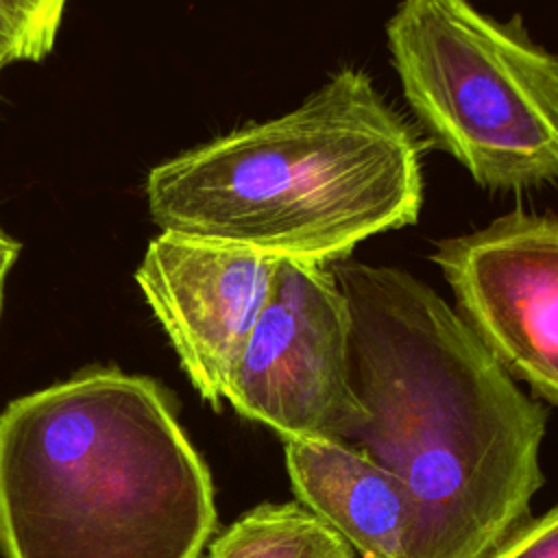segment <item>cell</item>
Masks as SVG:
<instances>
[{
  "instance_id": "1",
  "label": "cell",
  "mask_w": 558,
  "mask_h": 558,
  "mask_svg": "<svg viewBox=\"0 0 558 558\" xmlns=\"http://www.w3.org/2000/svg\"><path fill=\"white\" fill-rule=\"evenodd\" d=\"M355 445L403 486L408 558H486L525 523L543 484L545 408L418 277L342 264Z\"/></svg>"
},
{
  "instance_id": "2",
  "label": "cell",
  "mask_w": 558,
  "mask_h": 558,
  "mask_svg": "<svg viewBox=\"0 0 558 558\" xmlns=\"http://www.w3.org/2000/svg\"><path fill=\"white\" fill-rule=\"evenodd\" d=\"M216 521L157 379L87 368L0 412L2 558H201Z\"/></svg>"
},
{
  "instance_id": "3",
  "label": "cell",
  "mask_w": 558,
  "mask_h": 558,
  "mask_svg": "<svg viewBox=\"0 0 558 558\" xmlns=\"http://www.w3.org/2000/svg\"><path fill=\"white\" fill-rule=\"evenodd\" d=\"M159 231L327 266L416 222V137L368 74L342 68L292 111L157 163L144 185Z\"/></svg>"
},
{
  "instance_id": "4",
  "label": "cell",
  "mask_w": 558,
  "mask_h": 558,
  "mask_svg": "<svg viewBox=\"0 0 558 558\" xmlns=\"http://www.w3.org/2000/svg\"><path fill=\"white\" fill-rule=\"evenodd\" d=\"M386 41L429 137L486 190L558 181V59L469 0H401Z\"/></svg>"
},
{
  "instance_id": "5",
  "label": "cell",
  "mask_w": 558,
  "mask_h": 558,
  "mask_svg": "<svg viewBox=\"0 0 558 558\" xmlns=\"http://www.w3.org/2000/svg\"><path fill=\"white\" fill-rule=\"evenodd\" d=\"M351 316L336 272L277 259L222 401L286 440H344L366 416L349 381Z\"/></svg>"
},
{
  "instance_id": "6",
  "label": "cell",
  "mask_w": 558,
  "mask_h": 558,
  "mask_svg": "<svg viewBox=\"0 0 558 558\" xmlns=\"http://www.w3.org/2000/svg\"><path fill=\"white\" fill-rule=\"evenodd\" d=\"M432 262L501 368L558 405V216L510 211L440 240Z\"/></svg>"
},
{
  "instance_id": "7",
  "label": "cell",
  "mask_w": 558,
  "mask_h": 558,
  "mask_svg": "<svg viewBox=\"0 0 558 558\" xmlns=\"http://www.w3.org/2000/svg\"><path fill=\"white\" fill-rule=\"evenodd\" d=\"M275 266L277 259L248 248L159 231L135 270L183 373L216 410L266 303Z\"/></svg>"
},
{
  "instance_id": "8",
  "label": "cell",
  "mask_w": 558,
  "mask_h": 558,
  "mask_svg": "<svg viewBox=\"0 0 558 558\" xmlns=\"http://www.w3.org/2000/svg\"><path fill=\"white\" fill-rule=\"evenodd\" d=\"M286 469L301 506L362 558H408L412 506L401 482L344 440H286Z\"/></svg>"
},
{
  "instance_id": "9",
  "label": "cell",
  "mask_w": 558,
  "mask_h": 558,
  "mask_svg": "<svg viewBox=\"0 0 558 558\" xmlns=\"http://www.w3.org/2000/svg\"><path fill=\"white\" fill-rule=\"evenodd\" d=\"M207 558H355L353 547L299 501L259 504L209 545Z\"/></svg>"
},
{
  "instance_id": "10",
  "label": "cell",
  "mask_w": 558,
  "mask_h": 558,
  "mask_svg": "<svg viewBox=\"0 0 558 558\" xmlns=\"http://www.w3.org/2000/svg\"><path fill=\"white\" fill-rule=\"evenodd\" d=\"M57 41L39 15L22 0H0V57L4 63L41 61Z\"/></svg>"
},
{
  "instance_id": "11",
  "label": "cell",
  "mask_w": 558,
  "mask_h": 558,
  "mask_svg": "<svg viewBox=\"0 0 558 558\" xmlns=\"http://www.w3.org/2000/svg\"><path fill=\"white\" fill-rule=\"evenodd\" d=\"M486 558H558V504L521 523Z\"/></svg>"
},
{
  "instance_id": "12",
  "label": "cell",
  "mask_w": 558,
  "mask_h": 558,
  "mask_svg": "<svg viewBox=\"0 0 558 558\" xmlns=\"http://www.w3.org/2000/svg\"><path fill=\"white\" fill-rule=\"evenodd\" d=\"M20 251H22V244H20V242L2 227V222H0V290H4L9 270H11L13 264L17 262Z\"/></svg>"
},
{
  "instance_id": "13",
  "label": "cell",
  "mask_w": 558,
  "mask_h": 558,
  "mask_svg": "<svg viewBox=\"0 0 558 558\" xmlns=\"http://www.w3.org/2000/svg\"><path fill=\"white\" fill-rule=\"evenodd\" d=\"M22 2H24L26 7H31L48 28H52L54 33H59L61 17H63L65 2H68V0H22Z\"/></svg>"
},
{
  "instance_id": "14",
  "label": "cell",
  "mask_w": 558,
  "mask_h": 558,
  "mask_svg": "<svg viewBox=\"0 0 558 558\" xmlns=\"http://www.w3.org/2000/svg\"><path fill=\"white\" fill-rule=\"evenodd\" d=\"M2 307H4V290H0V318H2Z\"/></svg>"
},
{
  "instance_id": "15",
  "label": "cell",
  "mask_w": 558,
  "mask_h": 558,
  "mask_svg": "<svg viewBox=\"0 0 558 558\" xmlns=\"http://www.w3.org/2000/svg\"><path fill=\"white\" fill-rule=\"evenodd\" d=\"M4 65H7V63H4V59H2V57H0V72H2V70H4Z\"/></svg>"
}]
</instances>
